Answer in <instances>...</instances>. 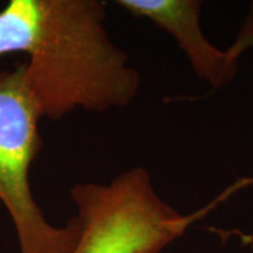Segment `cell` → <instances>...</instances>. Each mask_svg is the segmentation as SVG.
Instances as JSON below:
<instances>
[{
  "label": "cell",
  "mask_w": 253,
  "mask_h": 253,
  "mask_svg": "<svg viewBox=\"0 0 253 253\" xmlns=\"http://www.w3.org/2000/svg\"><path fill=\"white\" fill-rule=\"evenodd\" d=\"M104 18L100 0H10L0 10V58L27 55L26 78L42 117L135 99L141 76L111 42Z\"/></svg>",
  "instance_id": "cell-1"
},
{
  "label": "cell",
  "mask_w": 253,
  "mask_h": 253,
  "mask_svg": "<svg viewBox=\"0 0 253 253\" xmlns=\"http://www.w3.org/2000/svg\"><path fill=\"white\" fill-rule=\"evenodd\" d=\"M71 196L79 221L71 253H161L200 219L197 211L183 215L163 201L144 168L109 184H75Z\"/></svg>",
  "instance_id": "cell-2"
},
{
  "label": "cell",
  "mask_w": 253,
  "mask_h": 253,
  "mask_svg": "<svg viewBox=\"0 0 253 253\" xmlns=\"http://www.w3.org/2000/svg\"><path fill=\"white\" fill-rule=\"evenodd\" d=\"M41 118L24 63L0 69V203L14 225L20 253H71L79 238L78 218L54 226L31 190V165L42 148Z\"/></svg>",
  "instance_id": "cell-3"
},
{
  "label": "cell",
  "mask_w": 253,
  "mask_h": 253,
  "mask_svg": "<svg viewBox=\"0 0 253 253\" xmlns=\"http://www.w3.org/2000/svg\"><path fill=\"white\" fill-rule=\"evenodd\" d=\"M120 7L131 16L148 18L168 31L177 41L191 68L214 90L234 81L238 61L226 49H219L208 41L200 26L201 1L196 0H118Z\"/></svg>",
  "instance_id": "cell-4"
},
{
  "label": "cell",
  "mask_w": 253,
  "mask_h": 253,
  "mask_svg": "<svg viewBox=\"0 0 253 253\" xmlns=\"http://www.w3.org/2000/svg\"><path fill=\"white\" fill-rule=\"evenodd\" d=\"M249 48H253V3L249 7V11L248 14L245 16L244 23L239 28L238 34L235 37V41L232 42V45L229 48H226V52L229 54V56L235 61H239L241 55L246 52ZM253 186V176H248V177H241L232 184L229 186L228 189H225L217 199L214 200L212 203H210L207 207H206V211H211L212 208H215L222 201H225L228 197H231L234 193L239 191V190L245 189V187H251Z\"/></svg>",
  "instance_id": "cell-5"
}]
</instances>
